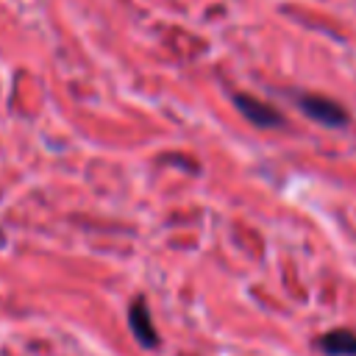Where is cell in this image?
<instances>
[{
    "label": "cell",
    "instance_id": "1",
    "mask_svg": "<svg viewBox=\"0 0 356 356\" xmlns=\"http://www.w3.org/2000/svg\"><path fill=\"white\" fill-rule=\"evenodd\" d=\"M295 103L300 106V111L309 117V120H314V122H320V125H325V128H342V125H348V111L339 106V103H334L331 97H323V95H298L295 97Z\"/></svg>",
    "mask_w": 356,
    "mask_h": 356
},
{
    "label": "cell",
    "instance_id": "2",
    "mask_svg": "<svg viewBox=\"0 0 356 356\" xmlns=\"http://www.w3.org/2000/svg\"><path fill=\"white\" fill-rule=\"evenodd\" d=\"M234 103L245 114V120H250L259 128H278V125H284V117L273 106H267V103H261V100H256L250 95H234Z\"/></svg>",
    "mask_w": 356,
    "mask_h": 356
},
{
    "label": "cell",
    "instance_id": "3",
    "mask_svg": "<svg viewBox=\"0 0 356 356\" xmlns=\"http://www.w3.org/2000/svg\"><path fill=\"white\" fill-rule=\"evenodd\" d=\"M128 325L134 331V337L139 339L142 348H156L159 345V334H156V325L150 320V312H147V300H134L131 309H128Z\"/></svg>",
    "mask_w": 356,
    "mask_h": 356
},
{
    "label": "cell",
    "instance_id": "4",
    "mask_svg": "<svg viewBox=\"0 0 356 356\" xmlns=\"http://www.w3.org/2000/svg\"><path fill=\"white\" fill-rule=\"evenodd\" d=\"M320 348L328 356H356V334L348 328H334V331L323 334Z\"/></svg>",
    "mask_w": 356,
    "mask_h": 356
},
{
    "label": "cell",
    "instance_id": "5",
    "mask_svg": "<svg viewBox=\"0 0 356 356\" xmlns=\"http://www.w3.org/2000/svg\"><path fill=\"white\" fill-rule=\"evenodd\" d=\"M0 245H6V236H3V231H0Z\"/></svg>",
    "mask_w": 356,
    "mask_h": 356
}]
</instances>
